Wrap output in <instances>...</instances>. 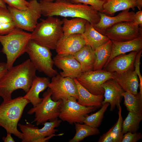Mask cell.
<instances>
[{"mask_svg":"<svg viewBox=\"0 0 142 142\" xmlns=\"http://www.w3.org/2000/svg\"><path fill=\"white\" fill-rule=\"evenodd\" d=\"M39 3L41 14L45 17L81 18L92 25L97 23L100 19L99 12L88 5L74 3L70 0H57L54 2L41 0Z\"/></svg>","mask_w":142,"mask_h":142,"instance_id":"obj_2","label":"cell"},{"mask_svg":"<svg viewBox=\"0 0 142 142\" xmlns=\"http://www.w3.org/2000/svg\"><path fill=\"white\" fill-rule=\"evenodd\" d=\"M112 42L109 40L95 51L96 57L93 70L103 69L111 54Z\"/></svg>","mask_w":142,"mask_h":142,"instance_id":"obj_28","label":"cell"},{"mask_svg":"<svg viewBox=\"0 0 142 142\" xmlns=\"http://www.w3.org/2000/svg\"><path fill=\"white\" fill-rule=\"evenodd\" d=\"M118 110V118L117 122L114 125L112 130L114 142H121L123 135L122 132L123 119L121 114L122 108L120 105Z\"/></svg>","mask_w":142,"mask_h":142,"instance_id":"obj_32","label":"cell"},{"mask_svg":"<svg viewBox=\"0 0 142 142\" xmlns=\"http://www.w3.org/2000/svg\"><path fill=\"white\" fill-rule=\"evenodd\" d=\"M62 20L54 16L41 19L31 33V40L50 49H55L63 36Z\"/></svg>","mask_w":142,"mask_h":142,"instance_id":"obj_3","label":"cell"},{"mask_svg":"<svg viewBox=\"0 0 142 142\" xmlns=\"http://www.w3.org/2000/svg\"><path fill=\"white\" fill-rule=\"evenodd\" d=\"M62 100L58 117L62 121H67L71 125L75 123L83 124L88 114L97 109L95 106L87 107L79 104L77 99L73 96Z\"/></svg>","mask_w":142,"mask_h":142,"instance_id":"obj_9","label":"cell"},{"mask_svg":"<svg viewBox=\"0 0 142 142\" xmlns=\"http://www.w3.org/2000/svg\"><path fill=\"white\" fill-rule=\"evenodd\" d=\"M63 36L75 34H82L84 32L87 21L83 18L76 17L69 19L65 17L62 20Z\"/></svg>","mask_w":142,"mask_h":142,"instance_id":"obj_26","label":"cell"},{"mask_svg":"<svg viewBox=\"0 0 142 142\" xmlns=\"http://www.w3.org/2000/svg\"><path fill=\"white\" fill-rule=\"evenodd\" d=\"M50 82V79L48 78L36 76L33 80L29 90L23 96V98L28 99L33 107H35L42 100V98L39 97L40 93L48 88Z\"/></svg>","mask_w":142,"mask_h":142,"instance_id":"obj_21","label":"cell"},{"mask_svg":"<svg viewBox=\"0 0 142 142\" xmlns=\"http://www.w3.org/2000/svg\"><path fill=\"white\" fill-rule=\"evenodd\" d=\"M64 133H60L58 134H55V133L53 134L50 135L45 137H43L39 138L35 141L34 142H47L49 139L52 138L54 136H60L63 135Z\"/></svg>","mask_w":142,"mask_h":142,"instance_id":"obj_41","label":"cell"},{"mask_svg":"<svg viewBox=\"0 0 142 142\" xmlns=\"http://www.w3.org/2000/svg\"><path fill=\"white\" fill-rule=\"evenodd\" d=\"M8 6L16 9L24 10L27 9L29 5V2L26 0H2Z\"/></svg>","mask_w":142,"mask_h":142,"instance_id":"obj_34","label":"cell"},{"mask_svg":"<svg viewBox=\"0 0 142 142\" xmlns=\"http://www.w3.org/2000/svg\"><path fill=\"white\" fill-rule=\"evenodd\" d=\"M17 27L7 34L0 35L1 52L6 56L8 69L13 66L17 58L26 53L31 34Z\"/></svg>","mask_w":142,"mask_h":142,"instance_id":"obj_5","label":"cell"},{"mask_svg":"<svg viewBox=\"0 0 142 142\" xmlns=\"http://www.w3.org/2000/svg\"><path fill=\"white\" fill-rule=\"evenodd\" d=\"M53 60L54 64L62 70L59 74L62 77L76 79L82 73L80 64L73 55L57 54Z\"/></svg>","mask_w":142,"mask_h":142,"instance_id":"obj_14","label":"cell"},{"mask_svg":"<svg viewBox=\"0 0 142 142\" xmlns=\"http://www.w3.org/2000/svg\"><path fill=\"white\" fill-rule=\"evenodd\" d=\"M142 52V50L138 52L134 63V70L139 78V87L140 91L139 93L141 95H142V77L140 72V59Z\"/></svg>","mask_w":142,"mask_h":142,"instance_id":"obj_35","label":"cell"},{"mask_svg":"<svg viewBox=\"0 0 142 142\" xmlns=\"http://www.w3.org/2000/svg\"><path fill=\"white\" fill-rule=\"evenodd\" d=\"M30 103L28 99L19 96L10 100L3 101L0 105V126L7 133L12 134L22 140L24 136L17 129L24 108Z\"/></svg>","mask_w":142,"mask_h":142,"instance_id":"obj_4","label":"cell"},{"mask_svg":"<svg viewBox=\"0 0 142 142\" xmlns=\"http://www.w3.org/2000/svg\"><path fill=\"white\" fill-rule=\"evenodd\" d=\"M51 91L48 88L43 94L41 102L28 111V114H35L34 119L31 123L36 122L38 126L43 124L48 121H53L59 117L62 100L54 101L51 99Z\"/></svg>","mask_w":142,"mask_h":142,"instance_id":"obj_7","label":"cell"},{"mask_svg":"<svg viewBox=\"0 0 142 142\" xmlns=\"http://www.w3.org/2000/svg\"><path fill=\"white\" fill-rule=\"evenodd\" d=\"M142 138L141 133L128 132L123 134L121 142H136Z\"/></svg>","mask_w":142,"mask_h":142,"instance_id":"obj_36","label":"cell"},{"mask_svg":"<svg viewBox=\"0 0 142 142\" xmlns=\"http://www.w3.org/2000/svg\"><path fill=\"white\" fill-rule=\"evenodd\" d=\"M26 53L37 70L43 73L51 78L58 73L57 70L53 68L54 62L49 49L31 40L28 45Z\"/></svg>","mask_w":142,"mask_h":142,"instance_id":"obj_6","label":"cell"},{"mask_svg":"<svg viewBox=\"0 0 142 142\" xmlns=\"http://www.w3.org/2000/svg\"><path fill=\"white\" fill-rule=\"evenodd\" d=\"M37 70L29 59L8 69L0 79V97L3 101L12 99V94L17 89L27 93L36 76Z\"/></svg>","mask_w":142,"mask_h":142,"instance_id":"obj_1","label":"cell"},{"mask_svg":"<svg viewBox=\"0 0 142 142\" xmlns=\"http://www.w3.org/2000/svg\"><path fill=\"white\" fill-rule=\"evenodd\" d=\"M8 70L6 63H0V79L6 73Z\"/></svg>","mask_w":142,"mask_h":142,"instance_id":"obj_42","label":"cell"},{"mask_svg":"<svg viewBox=\"0 0 142 142\" xmlns=\"http://www.w3.org/2000/svg\"><path fill=\"white\" fill-rule=\"evenodd\" d=\"M74 124L76 133L74 137L69 141V142H79L88 136L98 135L100 133L97 128L84 124L75 123Z\"/></svg>","mask_w":142,"mask_h":142,"instance_id":"obj_29","label":"cell"},{"mask_svg":"<svg viewBox=\"0 0 142 142\" xmlns=\"http://www.w3.org/2000/svg\"><path fill=\"white\" fill-rule=\"evenodd\" d=\"M114 79L124 92L135 95L137 94L139 81L134 68L121 73L116 72Z\"/></svg>","mask_w":142,"mask_h":142,"instance_id":"obj_19","label":"cell"},{"mask_svg":"<svg viewBox=\"0 0 142 142\" xmlns=\"http://www.w3.org/2000/svg\"><path fill=\"white\" fill-rule=\"evenodd\" d=\"M85 45L82 34H73L63 36L58 43L55 50L58 55H73Z\"/></svg>","mask_w":142,"mask_h":142,"instance_id":"obj_15","label":"cell"},{"mask_svg":"<svg viewBox=\"0 0 142 142\" xmlns=\"http://www.w3.org/2000/svg\"><path fill=\"white\" fill-rule=\"evenodd\" d=\"M73 79L77 89V103L85 106H95L97 108L101 107L104 99L103 95H95L92 94L82 85L76 78Z\"/></svg>","mask_w":142,"mask_h":142,"instance_id":"obj_22","label":"cell"},{"mask_svg":"<svg viewBox=\"0 0 142 142\" xmlns=\"http://www.w3.org/2000/svg\"><path fill=\"white\" fill-rule=\"evenodd\" d=\"M138 52L132 51L118 55L111 59L103 69L110 72L121 73L134 68V63Z\"/></svg>","mask_w":142,"mask_h":142,"instance_id":"obj_18","label":"cell"},{"mask_svg":"<svg viewBox=\"0 0 142 142\" xmlns=\"http://www.w3.org/2000/svg\"><path fill=\"white\" fill-rule=\"evenodd\" d=\"M104 90L102 105L107 103L110 106V110H114L117 107L119 109L122 98L123 93L124 92L120 85L114 79H110L104 82L102 85Z\"/></svg>","mask_w":142,"mask_h":142,"instance_id":"obj_16","label":"cell"},{"mask_svg":"<svg viewBox=\"0 0 142 142\" xmlns=\"http://www.w3.org/2000/svg\"><path fill=\"white\" fill-rule=\"evenodd\" d=\"M124 104L129 112L139 116H142V95L139 93L134 95L128 92H124Z\"/></svg>","mask_w":142,"mask_h":142,"instance_id":"obj_27","label":"cell"},{"mask_svg":"<svg viewBox=\"0 0 142 142\" xmlns=\"http://www.w3.org/2000/svg\"><path fill=\"white\" fill-rule=\"evenodd\" d=\"M11 133H7L6 136H3L2 138V140L4 142H15V141L11 136Z\"/></svg>","mask_w":142,"mask_h":142,"instance_id":"obj_43","label":"cell"},{"mask_svg":"<svg viewBox=\"0 0 142 142\" xmlns=\"http://www.w3.org/2000/svg\"><path fill=\"white\" fill-rule=\"evenodd\" d=\"M115 72H110L104 69L82 72L76 78L78 81L88 91L95 95H102L104 90L102 84L106 80L114 79Z\"/></svg>","mask_w":142,"mask_h":142,"instance_id":"obj_10","label":"cell"},{"mask_svg":"<svg viewBox=\"0 0 142 142\" xmlns=\"http://www.w3.org/2000/svg\"><path fill=\"white\" fill-rule=\"evenodd\" d=\"M136 7L139 10H141L142 7V0H136Z\"/></svg>","mask_w":142,"mask_h":142,"instance_id":"obj_44","label":"cell"},{"mask_svg":"<svg viewBox=\"0 0 142 142\" xmlns=\"http://www.w3.org/2000/svg\"><path fill=\"white\" fill-rule=\"evenodd\" d=\"M110 105L107 103L103 105L101 109L96 113L86 116L83 123L95 128L99 127L101 125L105 113Z\"/></svg>","mask_w":142,"mask_h":142,"instance_id":"obj_31","label":"cell"},{"mask_svg":"<svg viewBox=\"0 0 142 142\" xmlns=\"http://www.w3.org/2000/svg\"><path fill=\"white\" fill-rule=\"evenodd\" d=\"M136 0H108L103 5L102 13L110 16L119 11L132 9L135 10Z\"/></svg>","mask_w":142,"mask_h":142,"instance_id":"obj_25","label":"cell"},{"mask_svg":"<svg viewBox=\"0 0 142 142\" xmlns=\"http://www.w3.org/2000/svg\"><path fill=\"white\" fill-rule=\"evenodd\" d=\"M142 120V116H139L129 112L127 117L123 121L122 133L137 132L139 129V124Z\"/></svg>","mask_w":142,"mask_h":142,"instance_id":"obj_30","label":"cell"},{"mask_svg":"<svg viewBox=\"0 0 142 142\" xmlns=\"http://www.w3.org/2000/svg\"><path fill=\"white\" fill-rule=\"evenodd\" d=\"M72 2L76 3H83L89 5L97 11L102 13L103 5L105 2L100 0H70Z\"/></svg>","mask_w":142,"mask_h":142,"instance_id":"obj_33","label":"cell"},{"mask_svg":"<svg viewBox=\"0 0 142 142\" xmlns=\"http://www.w3.org/2000/svg\"><path fill=\"white\" fill-rule=\"evenodd\" d=\"M86 44L95 50L106 43L110 39L97 31L93 25L87 21L84 33L82 34Z\"/></svg>","mask_w":142,"mask_h":142,"instance_id":"obj_23","label":"cell"},{"mask_svg":"<svg viewBox=\"0 0 142 142\" xmlns=\"http://www.w3.org/2000/svg\"><path fill=\"white\" fill-rule=\"evenodd\" d=\"M129 10L123 11L115 16H109L99 12L100 20L93 26L97 31L104 35L106 30L114 24L121 22L133 21L135 13L133 11L129 12Z\"/></svg>","mask_w":142,"mask_h":142,"instance_id":"obj_17","label":"cell"},{"mask_svg":"<svg viewBox=\"0 0 142 142\" xmlns=\"http://www.w3.org/2000/svg\"><path fill=\"white\" fill-rule=\"evenodd\" d=\"M0 6L5 8H7L6 3L2 0H0Z\"/></svg>","mask_w":142,"mask_h":142,"instance_id":"obj_45","label":"cell"},{"mask_svg":"<svg viewBox=\"0 0 142 142\" xmlns=\"http://www.w3.org/2000/svg\"><path fill=\"white\" fill-rule=\"evenodd\" d=\"M73 55L80 64L82 72L93 70L96 55L90 46L86 44Z\"/></svg>","mask_w":142,"mask_h":142,"instance_id":"obj_24","label":"cell"},{"mask_svg":"<svg viewBox=\"0 0 142 142\" xmlns=\"http://www.w3.org/2000/svg\"><path fill=\"white\" fill-rule=\"evenodd\" d=\"M17 27L14 21L3 24H0V35L7 34Z\"/></svg>","mask_w":142,"mask_h":142,"instance_id":"obj_38","label":"cell"},{"mask_svg":"<svg viewBox=\"0 0 142 142\" xmlns=\"http://www.w3.org/2000/svg\"><path fill=\"white\" fill-rule=\"evenodd\" d=\"M101 0V1H104V2L105 1H106L108 0Z\"/></svg>","mask_w":142,"mask_h":142,"instance_id":"obj_47","label":"cell"},{"mask_svg":"<svg viewBox=\"0 0 142 142\" xmlns=\"http://www.w3.org/2000/svg\"><path fill=\"white\" fill-rule=\"evenodd\" d=\"M133 22L134 24L142 27V11L139 10L135 13L133 17Z\"/></svg>","mask_w":142,"mask_h":142,"instance_id":"obj_40","label":"cell"},{"mask_svg":"<svg viewBox=\"0 0 142 142\" xmlns=\"http://www.w3.org/2000/svg\"><path fill=\"white\" fill-rule=\"evenodd\" d=\"M111 41L112 45L111 54L104 68L115 57L128 52L132 51L138 52L142 49V37L125 42Z\"/></svg>","mask_w":142,"mask_h":142,"instance_id":"obj_20","label":"cell"},{"mask_svg":"<svg viewBox=\"0 0 142 142\" xmlns=\"http://www.w3.org/2000/svg\"><path fill=\"white\" fill-rule=\"evenodd\" d=\"M104 35L111 40L127 41L142 37V28L133 21L121 22L106 29Z\"/></svg>","mask_w":142,"mask_h":142,"instance_id":"obj_12","label":"cell"},{"mask_svg":"<svg viewBox=\"0 0 142 142\" xmlns=\"http://www.w3.org/2000/svg\"><path fill=\"white\" fill-rule=\"evenodd\" d=\"M113 126L107 132L103 134L99 138L98 142H114L112 130Z\"/></svg>","mask_w":142,"mask_h":142,"instance_id":"obj_39","label":"cell"},{"mask_svg":"<svg viewBox=\"0 0 142 142\" xmlns=\"http://www.w3.org/2000/svg\"><path fill=\"white\" fill-rule=\"evenodd\" d=\"M14 21L11 14L7 8L0 6V24Z\"/></svg>","mask_w":142,"mask_h":142,"instance_id":"obj_37","label":"cell"},{"mask_svg":"<svg viewBox=\"0 0 142 142\" xmlns=\"http://www.w3.org/2000/svg\"><path fill=\"white\" fill-rule=\"evenodd\" d=\"M44 1L47 2H53L54 1H56L57 0H43Z\"/></svg>","mask_w":142,"mask_h":142,"instance_id":"obj_46","label":"cell"},{"mask_svg":"<svg viewBox=\"0 0 142 142\" xmlns=\"http://www.w3.org/2000/svg\"><path fill=\"white\" fill-rule=\"evenodd\" d=\"M48 88L51 91V98L54 101L66 100L72 96L78 99L77 87L74 79L62 77L59 73L52 77Z\"/></svg>","mask_w":142,"mask_h":142,"instance_id":"obj_11","label":"cell"},{"mask_svg":"<svg viewBox=\"0 0 142 142\" xmlns=\"http://www.w3.org/2000/svg\"><path fill=\"white\" fill-rule=\"evenodd\" d=\"M29 2L28 8L24 10H19L9 6L7 8L17 27L32 32L42 14L40 3L37 0H31Z\"/></svg>","mask_w":142,"mask_h":142,"instance_id":"obj_8","label":"cell"},{"mask_svg":"<svg viewBox=\"0 0 142 142\" xmlns=\"http://www.w3.org/2000/svg\"><path fill=\"white\" fill-rule=\"evenodd\" d=\"M62 121L58 118L52 121H47L43 124V127L40 129L29 122H27L25 125L18 123V126L24 136L22 142H34L39 138L55 133L58 131L55 128L59 126Z\"/></svg>","mask_w":142,"mask_h":142,"instance_id":"obj_13","label":"cell"}]
</instances>
